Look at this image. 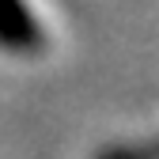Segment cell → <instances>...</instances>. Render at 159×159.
I'll return each mask as SVG.
<instances>
[{
  "instance_id": "1",
  "label": "cell",
  "mask_w": 159,
  "mask_h": 159,
  "mask_svg": "<svg viewBox=\"0 0 159 159\" xmlns=\"http://www.w3.org/2000/svg\"><path fill=\"white\" fill-rule=\"evenodd\" d=\"M0 46L15 53H34L42 49V27L19 0H0Z\"/></svg>"
},
{
  "instance_id": "2",
  "label": "cell",
  "mask_w": 159,
  "mask_h": 159,
  "mask_svg": "<svg viewBox=\"0 0 159 159\" xmlns=\"http://www.w3.org/2000/svg\"><path fill=\"white\" fill-rule=\"evenodd\" d=\"M106 159H159V144H140V148H125V152H114Z\"/></svg>"
}]
</instances>
